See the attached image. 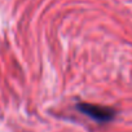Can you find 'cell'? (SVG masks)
<instances>
[{
	"label": "cell",
	"mask_w": 132,
	"mask_h": 132,
	"mask_svg": "<svg viewBox=\"0 0 132 132\" xmlns=\"http://www.w3.org/2000/svg\"><path fill=\"white\" fill-rule=\"evenodd\" d=\"M77 109L87 115L88 118L98 122V123H108L110 122L114 115H115V111L110 108H106V106H101V105H93V104H87V102H80L77 105Z\"/></svg>",
	"instance_id": "obj_1"
}]
</instances>
